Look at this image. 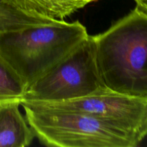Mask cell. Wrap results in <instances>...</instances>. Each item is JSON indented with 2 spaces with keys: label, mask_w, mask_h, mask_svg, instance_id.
<instances>
[{
  "label": "cell",
  "mask_w": 147,
  "mask_h": 147,
  "mask_svg": "<svg viewBox=\"0 0 147 147\" xmlns=\"http://www.w3.org/2000/svg\"><path fill=\"white\" fill-rule=\"evenodd\" d=\"M98 68L109 90L147 99V15L135 7L93 36Z\"/></svg>",
  "instance_id": "obj_1"
},
{
  "label": "cell",
  "mask_w": 147,
  "mask_h": 147,
  "mask_svg": "<svg viewBox=\"0 0 147 147\" xmlns=\"http://www.w3.org/2000/svg\"><path fill=\"white\" fill-rule=\"evenodd\" d=\"M88 36L79 21H37L0 30V55L28 88Z\"/></svg>",
  "instance_id": "obj_2"
},
{
  "label": "cell",
  "mask_w": 147,
  "mask_h": 147,
  "mask_svg": "<svg viewBox=\"0 0 147 147\" xmlns=\"http://www.w3.org/2000/svg\"><path fill=\"white\" fill-rule=\"evenodd\" d=\"M25 118L42 144L55 147H135L140 143L126 131L88 115L54 110L21 100Z\"/></svg>",
  "instance_id": "obj_3"
},
{
  "label": "cell",
  "mask_w": 147,
  "mask_h": 147,
  "mask_svg": "<svg viewBox=\"0 0 147 147\" xmlns=\"http://www.w3.org/2000/svg\"><path fill=\"white\" fill-rule=\"evenodd\" d=\"M98 68L93 36L89 35L27 88L22 100L60 102L107 90Z\"/></svg>",
  "instance_id": "obj_4"
},
{
  "label": "cell",
  "mask_w": 147,
  "mask_h": 147,
  "mask_svg": "<svg viewBox=\"0 0 147 147\" xmlns=\"http://www.w3.org/2000/svg\"><path fill=\"white\" fill-rule=\"evenodd\" d=\"M29 102L46 109L88 115L126 131L140 142L146 136V98L126 96L107 89L100 93L64 101Z\"/></svg>",
  "instance_id": "obj_5"
},
{
  "label": "cell",
  "mask_w": 147,
  "mask_h": 147,
  "mask_svg": "<svg viewBox=\"0 0 147 147\" xmlns=\"http://www.w3.org/2000/svg\"><path fill=\"white\" fill-rule=\"evenodd\" d=\"M13 12L34 20H64L88 3L83 0H0Z\"/></svg>",
  "instance_id": "obj_6"
},
{
  "label": "cell",
  "mask_w": 147,
  "mask_h": 147,
  "mask_svg": "<svg viewBox=\"0 0 147 147\" xmlns=\"http://www.w3.org/2000/svg\"><path fill=\"white\" fill-rule=\"evenodd\" d=\"M20 102L0 103V147H26L34 139L31 127L20 113Z\"/></svg>",
  "instance_id": "obj_7"
},
{
  "label": "cell",
  "mask_w": 147,
  "mask_h": 147,
  "mask_svg": "<svg viewBox=\"0 0 147 147\" xmlns=\"http://www.w3.org/2000/svg\"><path fill=\"white\" fill-rule=\"evenodd\" d=\"M27 88L18 73L0 55V103L22 100Z\"/></svg>",
  "instance_id": "obj_8"
},
{
  "label": "cell",
  "mask_w": 147,
  "mask_h": 147,
  "mask_svg": "<svg viewBox=\"0 0 147 147\" xmlns=\"http://www.w3.org/2000/svg\"><path fill=\"white\" fill-rule=\"evenodd\" d=\"M37 21L39 20H32L25 16L10 11L6 8L0 1V30L13 26Z\"/></svg>",
  "instance_id": "obj_9"
},
{
  "label": "cell",
  "mask_w": 147,
  "mask_h": 147,
  "mask_svg": "<svg viewBox=\"0 0 147 147\" xmlns=\"http://www.w3.org/2000/svg\"><path fill=\"white\" fill-rule=\"evenodd\" d=\"M136 3V8L147 15V0H134Z\"/></svg>",
  "instance_id": "obj_10"
},
{
  "label": "cell",
  "mask_w": 147,
  "mask_h": 147,
  "mask_svg": "<svg viewBox=\"0 0 147 147\" xmlns=\"http://www.w3.org/2000/svg\"><path fill=\"white\" fill-rule=\"evenodd\" d=\"M83 1H86V2L87 3H90V2H92V1H97V0H83Z\"/></svg>",
  "instance_id": "obj_11"
},
{
  "label": "cell",
  "mask_w": 147,
  "mask_h": 147,
  "mask_svg": "<svg viewBox=\"0 0 147 147\" xmlns=\"http://www.w3.org/2000/svg\"><path fill=\"white\" fill-rule=\"evenodd\" d=\"M146 136H147V126H146Z\"/></svg>",
  "instance_id": "obj_12"
}]
</instances>
